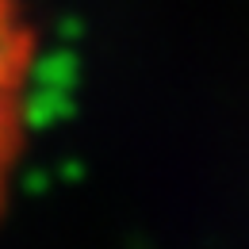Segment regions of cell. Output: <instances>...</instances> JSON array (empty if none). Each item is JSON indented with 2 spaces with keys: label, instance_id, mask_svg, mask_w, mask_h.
Returning <instances> with one entry per match:
<instances>
[{
  "label": "cell",
  "instance_id": "cell-1",
  "mask_svg": "<svg viewBox=\"0 0 249 249\" xmlns=\"http://www.w3.org/2000/svg\"><path fill=\"white\" fill-rule=\"evenodd\" d=\"M38 73V23L31 0H0V218L27 154Z\"/></svg>",
  "mask_w": 249,
  "mask_h": 249
}]
</instances>
